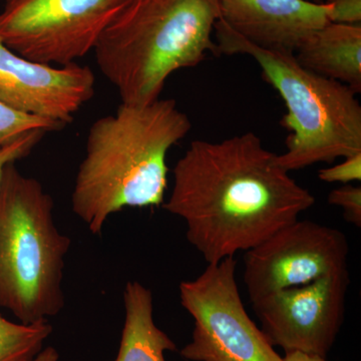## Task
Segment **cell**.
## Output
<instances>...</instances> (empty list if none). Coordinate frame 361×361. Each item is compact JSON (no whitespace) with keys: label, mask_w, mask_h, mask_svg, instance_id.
Here are the masks:
<instances>
[{"label":"cell","mask_w":361,"mask_h":361,"mask_svg":"<svg viewBox=\"0 0 361 361\" xmlns=\"http://www.w3.org/2000/svg\"><path fill=\"white\" fill-rule=\"evenodd\" d=\"M52 332L49 320L13 322L0 314V361H33Z\"/></svg>","instance_id":"14"},{"label":"cell","mask_w":361,"mask_h":361,"mask_svg":"<svg viewBox=\"0 0 361 361\" xmlns=\"http://www.w3.org/2000/svg\"><path fill=\"white\" fill-rule=\"evenodd\" d=\"M94 82L87 66L35 63L0 39V99L14 110L66 127L94 97Z\"/></svg>","instance_id":"10"},{"label":"cell","mask_w":361,"mask_h":361,"mask_svg":"<svg viewBox=\"0 0 361 361\" xmlns=\"http://www.w3.org/2000/svg\"><path fill=\"white\" fill-rule=\"evenodd\" d=\"M44 130H37L0 141V178L6 165L25 158L45 135Z\"/></svg>","instance_id":"16"},{"label":"cell","mask_w":361,"mask_h":361,"mask_svg":"<svg viewBox=\"0 0 361 361\" xmlns=\"http://www.w3.org/2000/svg\"><path fill=\"white\" fill-rule=\"evenodd\" d=\"M348 256L343 232L313 221L296 220L246 251L243 281L251 303L349 271Z\"/></svg>","instance_id":"8"},{"label":"cell","mask_w":361,"mask_h":361,"mask_svg":"<svg viewBox=\"0 0 361 361\" xmlns=\"http://www.w3.org/2000/svg\"><path fill=\"white\" fill-rule=\"evenodd\" d=\"M125 323L116 361H166V351L177 346L154 320L153 294L137 281L123 290Z\"/></svg>","instance_id":"13"},{"label":"cell","mask_w":361,"mask_h":361,"mask_svg":"<svg viewBox=\"0 0 361 361\" xmlns=\"http://www.w3.org/2000/svg\"><path fill=\"white\" fill-rule=\"evenodd\" d=\"M217 0H126L94 47L97 65L122 104L160 99L166 82L217 52Z\"/></svg>","instance_id":"3"},{"label":"cell","mask_w":361,"mask_h":361,"mask_svg":"<svg viewBox=\"0 0 361 361\" xmlns=\"http://www.w3.org/2000/svg\"><path fill=\"white\" fill-rule=\"evenodd\" d=\"M237 261L226 258L180 284V305L193 317L190 361H283L248 315L236 279Z\"/></svg>","instance_id":"6"},{"label":"cell","mask_w":361,"mask_h":361,"mask_svg":"<svg viewBox=\"0 0 361 361\" xmlns=\"http://www.w3.org/2000/svg\"><path fill=\"white\" fill-rule=\"evenodd\" d=\"M191 129L172 99L121 104L115 115L92 123L71 194L73 213L92 234L123 209L163 205L169 151Z\"/></svg>","instance_id":"2"},{"label":"cell","mask_w":361,"mask_h":361,"mask_svg":"<svg viewBox=\"0 0 361 361\" xmlns=\"http://www.w3.org/2000/svg\"><path fill=\"white\" fill-rule=\"evenodd\" d=\"M220 20L265 49L295 52L330 21L331 7L311 0H217Z\"/></svg>","instance_id":"11"},{"label":"cell","mask_w":361,"mask_h":361,"mask_svg":"<svg viewBox=\"0 0 361 361\" xmlns=\"http://www.w3.org/2000/svg\"><path fill=\"white\" fill-rule=\"evenodd\" d=\"M329 203L341 208L344 219L348 223L361 227L360 185L346 184L332 190L329 195Z\"/></svg>","instance_id":"17"},{"label":"cell","mask_w":361,"mask_h":361,"mask_svg":"<svg viewBox=\"0 0 361 361\" xmlns=\"http://www.w3.org/2000/svg\"><path fill=\"white\" fill-rule=\"evenodd\" d=\"M299 65L361 92V23H329L294 52Z\"/></svg>","instance_id":"12"},{"label":"cell","mask_w":361,"mask_h":361,"mask_svg":"<svg viewBox=\"0 0 361 361\" xmlns=\"http://www.w3.org/2000/svg\"><path fill=\"white\" fill-rule=\"evenodd\" d=\"M173 177L161 207L184 221L188 242L207 264L258 246L315 204L252 132L192 142Z\"/></svg>","instance_id":"1"},{"label":"cell","mask_w":361,"mask_h":361,"mask_svg":"<svg viewBox=\"0 0 361 361\" xmlns=\"http://www.w3.org/2000/svg\"><path fill=\"white\" fill-rule=\"evenodd\" d=\"M311 1L318 2V4H322V0H311Z\"/></svg>","instance_id":"22"},{"label":"cell","mask_w":361,"mask_h":361,"mask_svg":"<svg viewBox=\"0 0 361 361\" xmlns=\"http://www.w3.org/2000/svg\"><path fill=\"white\" fill-rule=\"evenodd\" d=\"M214 33L216 56H251L283 99L287 113L281 125L289 135L278 165L292 172L361 153V106L348 85L306 70L293 52L250 44L222 20L215 23Z\"/></svg>","instance_id":"4"},{"label":"cell","mask_w":361,"mask_h":361,"mask_svg":"<svg viewBox=\"0 0 361 361\" xmlns=\"http://www.w3.org/2000/svg\"><path fill=\"white\" fill-rule=\"evenodd\" d=\"M58 351L52 346L42 349L33 361H59Z\"/></svg>","instance_id":"21"},{"label":"cell","mask_w":361,"mask_h":361,"mask_svg":"<svg viewBox=\"0 0 361 361\" xmlns=\"http://www.w3.org/2000/svg\"><path fill=\"white\" fill-rule=\"evenodd\" d=\"M325 4L331 7V23H361V0H326Z\"/></svg>","instance_id":"19"},{"label":"cell","mask_w":361,"mask_h":361,"mask_svg":"<svg viewBox=\"0 0 361 361\" xmlns=\"http://www.w3.org/2000/svg\"><path fill=\"white\" fill-rule=\"evenodd\" d=\"M349 283L345 271L275 292L252 307L273 346L326 358L343 324Z\"/></svg>","instance_id":"9"},{"label":"cell","mask_w":361,"mask_h":361,"mask_svg":"<svg viewBox=\"0 0 361 361\" xmlns=\"http://www.w3.org/2000/svg\"><path fill=\"white\" fill-rule=\"evenodd\" d=\"M126 0H6L0 39L23 58L49 66L77 63Z\"/></svg>","instance_id":"7"},{"label":"cell","mask_w":361,"mask_h":361,"mask_svg":"<svg viewBox=\"0 0 361 361\" xmlns=\"http://www.w3.org/2000/svg\"><path fill=\"white\" fill-rule=\"evenodd\" d=\"M63 128L65 127L58 123L14 110L0 99V141L11 139L32 130H42L47 133Z\"/></svg>","instance_id":"15"},{"label":"cell","mask_w":361,"mask_h":361,"mask_svg":"<svg viewBox=\"0 0 361 361\" xmlns=\"http://www.w3.org/2000/svg\"><path fill=\"white\" fill-rule=\"evenodd\" d=\"M283 361H326V358L299 353V351H293V353H285Z\"/></svg>","instance_id":"20"},{"label":"cell","mask_w":361,"mask_h":361,"mask_svg":"<svg viewBox=\"0 0 361 361\" xmlns=\"http://www.w3.org/2000/svg\"><path fill=\"white\" fill-rule=\"evenodd\" d=\"M54 203L42 183L16 163L0 178V307L18 322L49 320L65 307V259L71 239L54 223Z\"/></svg>","instance_id":"5"},{"label":"cell","mask_w":361,"mask_h":361,"mask_svg":"<svg viewBox=\"0 0 361 361\" xmlns=\"http://www.w3.org/2000/svg\"><path fill=\"white\" fill-rule=\"evenodd\" d=\"M318 178L325 183L350 184L361 180V153L344 158L343 161L334 167L322 169Z\"/></svg>","instance_id":"18"}]
</instances>
